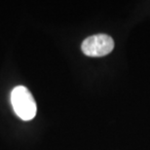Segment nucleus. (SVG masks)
Returning a JSON list of instances; mask_svg holds the SVG:
<instances>
[{"mask_svg": "<svg viewBox=\"0 0 150 150\" xmlns=\"http://www.w3.org/2000/svg\"><path fill=\"white\" fill-rule=\"evenodd\" d=\"M114 48L113 39L106 34L92 35L83 41L81 49L88 57H104L112 52Z\"/></svg>", "mask_w": 150, "mask_h": 150, "instance_id": "nucleus-2", "label": "nucleus"}, {"mask_svg": "<svg viewBox=\"0 0 150 150\" xmlns=\"http://www.w3.org/2000/svg\"><path fill=\"white\" fill-rule=\"evenodd\" d=\"M11 101L15 112L21 119L29 121L36 115L37 106L33 97L25 87L18 86L11 94Z\"/></svg>", "mask_w": 150, "mask_h": 150, "instance_id": "nucleus-1", "label": "nucleus"}]
</instances>
